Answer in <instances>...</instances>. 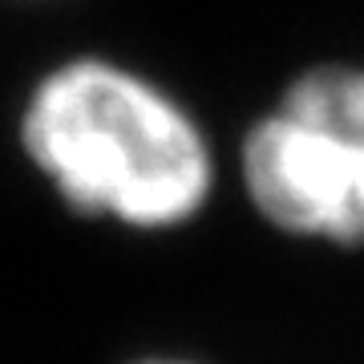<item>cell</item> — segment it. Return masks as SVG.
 I'll return each mask as SVG.
<instances>
[{
	"label": "cell",
	"mask_w": 364,
	"mask_h": 364,
	"mask_svg": "<svg viewBox=\"0 0 364 364\" xmlns=\"http://www.w3.org/2000/svg\"><path fill=\"white\" fill-rule=\"evenodd\" d=\"M142 364H191V360H142Z\"/></svg>",
	"instance_id": "3"
},
{
	"label": "cell",
	"mask_w": 364,
	"mask_h": 364,
	"mask_svg": "<svg viewBox=\"0 0 364 364\" xmlns=\"http://www.w3.org/2000/svg\"><path fill=\"white\" fill-rule=\"evenodd\" d=\"M243 186L279 231L364 243V69L299 73L247 130Z\"/></svg>",
	"instance_id": "2"
},
{
	"label": "cell",
	"mask_w": 364,
	"mask_h": 364,
	"mask_svg": "<svg viewBox=\"0 0 364 364\" xmlns=\"http://www.w3.org/2000/svg\"><path fill=\"white\" fill-rule=\"evenodd\" d=\"M21 142L73 210L130 231H174L210 203L215 158L198 122L105 57L65 61L37 81Z\"/></svg>",
	"instance_id": "1"
}]
</instances>
